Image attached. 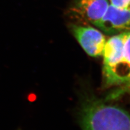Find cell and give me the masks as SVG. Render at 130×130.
Returning a JSON list of instances; mask_svg holds the SVG:
<instances>
[{"label": "cell", "mask_w": 130, "mask_h": 130, "mask_svg": "<svg viewBox=\"0 0 130 130\" xmlns=\"http://www.w3.org/2000/svg\"><path fill=\"white\" fill-rule=\"evenodd\" d=\"M82 130H130V115L120 107L90 99L81 110Z\"/></svg>", "instance_id": "1"}, {"label": "cell", "mask_w": 130, "mask_h": 130, "mask_svg": "<svg viewBox=\"0 0 130 130\" xmlns=\"http://www.w3.org/2000/svg\"><path fill=\"white\" fill-rule=\"evenodd\" d=\"M72 33L81 48L89 56H102L107 39L98 29L86 25L72 26Z\"/></svg>", "instance_id": "2"}, {"label": "cell", "mask_w": 130, "mask_h": 130, "mask_svg": "<svg viewBox=\"0 0 130 130\" xmlns=\"http://www.w3.org/2000/svg\"><path fill=\"white\" fill-rule=\"evenodd\" d=\"M128 31L114 35L107 40L105 43L102 56L103 57L102 74L106 86L122 56Z\"/></svg>", "instance_id": "3"}, {"label": "cell", "mask_w": 130, "mask_h": 130, "mask_svg": "<svg viewBox=\"0 0 130 130\" xmlns=\"http://www.w3.org/2000/svg\"><path fill=\"white\" fill-rule=\"evenodd\" d=\"M95 26L108 35L129 30L130 7L117 8L110 4L104 15Z\"/></svg>", "instance_id": "4"}, {"label": "cell", "mask_w": 130, "mask_h": 130, "mask_svg": "<svg viewBox=\"0 0 130 130\" xmlns=\"http://www.w3.org/2000/svg\"><path fill=\"white\" fill-rule=\"evenodd\" d=\"M109 6V0H75L71 12L78 19L95 25Z\"/></svg>", "instance_id": "5"}, {"label": "cell", "mask_w": 130, "mask_h": 130, "mask_svg": "<svg viewBox=\"0 0 130 130\" xmlns=\"http://www.w3.org/2000/svg\"><path fill=\"white\" fill-rule=\"evenodd\" d=\"M130 79V30L128 31L122 56L107 86H121Z\"/></svg>", "instance_id": "6"}, {"label": "cell", "mask_w": 130, "mask_h": 130, "mask_svg": "<svg viewBox=\"0 0 130 130\" xmlns=\"http://www.w3.org/2000/svg\"><path fill=\"white\" fill-rule=\"evenodd\" d=\"M120 87L116 89L114 92L108 96V100H113L119 98L126 93H130V79L126 83L119 86Z\"/></svg>", "instance_id": "7"}, {"label": "cell", "mask_w": 130, "mask_h": 130, "mask_svg": "<svg viewBox=\"0 0 130 130\" xmlns=\"http://www.w3.org/2000/svg\"><path fill=\"white\" fill-rule=\"evenodd\" d=\"M110 4L117 8L130 7V0H109Z\"/></svg>", "instance_id": "8"}, {"label": "cell", "mask_w": 130, "mask_h": 130, "mask_svg": "<svg viewBox=\"0 0 130 130\" xmlns=\"http://www.w3.org/2000/svg\"><path fill=\"white\" fill-rule=\"evenodd\" d=\"M19 130H21V129H19Z\"/></svg>", "instance_id": "9"}]
</instances>
